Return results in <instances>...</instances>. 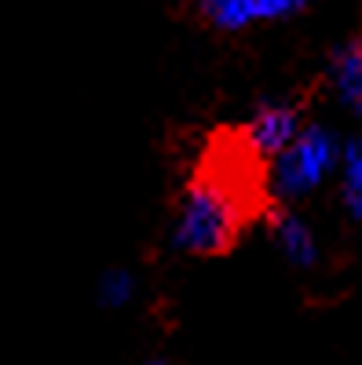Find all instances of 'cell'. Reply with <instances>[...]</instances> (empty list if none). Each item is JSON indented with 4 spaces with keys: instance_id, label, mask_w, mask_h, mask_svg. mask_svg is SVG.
I'll use <instances>...</instances> for the list:
<instances>
[{
    "instance_id": "ba28073f",
    "label": "cell",
    "mask_w": 362,
    "mask_h": 365,
    "mask_svg": "<svg viewBox=\"0 0 362 365\" xmlns=\"http://www.w3.org/2000/svg\"><path fill=\"white\" fill-rule=\"evenodd\" d=\"M129 292H132L129 274H110V278H106V289H103L106 303H125V299H129Z\"/></svg>"
},
{
    "instance_id": "9c48e42d",
    "label": "cell",
    "mask_w": 362,
    "mask_h": 365,
    "mask_svg": "<svg viewBox=\"0 0 362 365\" xmlns=\"http://www.w3.org/2000/svg\"><path fill=\"white\" fill-rule=\"evenodd\" d=\"M150 365H165V361H150Z\"/></svg>"
},
{
    "instance_id": "52a82bcc",
    "label": "cell",
    "mask_w": 362,
    "mask_h": 365,
    "mask_svg": "<svg viewBox=\"0 0 362 365\" xmlns=\"http://www.w3.org/2000/svg\"><path fill=\"white\" fill-rule=\"evenodd\" d=\"M308 0H256V19H286L296 15Z\"/></svg>"
},
{
    "instance_id": "277c9868",
    "label": "cell",
    "mask_w": 362,
    "mask_h": 365,
    "mask_svg": "<svg viewBox=\"0 0 362 365\" xmlns=\"http://www.w3.org/2000/svg\"><path fill=\"white\" fill-rule=\"evenodd\" d=\"M275 237H278V245H282L289 263H296V267H311L315 263V256H318L315 237H311V230L304 227L300 216H293V212H278L275 216Z\"/></svg>"
},
{
    "instance_id": "6da1fadb",
    "label": "cell",
    "mask_w": 362,
    "mask_h": 365,
    "mask_svg": "<svg viewBox=\"0 0 362 365\" xmlns=\"http://www.w3.org/2000/svg\"><path fill=\"white\" fill-rule=\"evenodd\" d=\"M337 158H341V150H337V139L329 128H322V125L300 128L293 146L275 158V182H278L282 197H300V194L315 190L333 172Z\"/></svg>"
},
{
    "instance_id": "3957f363",
    "label": "cell",
    "mask_w": 362,
    "mask_h": 365,
    "mask_svg": "<svg viewBox=\"0 0 362 365\" xmlns=\"http://www.w3.org/2000/svg\"><path fill=\"white\" fill-rule=\"evenodd\" d=\"M333 81H337V96L362 117V37L348 41L337 58H333Z\"/></svg>"
},
{
    "instance_id": "7a4b0ae2",
    "label": "cell",
    "mask_w": 362,
    "mask_h": 365,
    "mask_svg": "<svg viewBox=\"0 0 362 365\" xmlns=\"http://www.w3.org/2000/svg\"><path fill=\"white\" fill-rule=\"evenodd\" d=\"M300 135V113L289 103H275V106H263L246 128L249 146L256 150L260 158H278L293 146V139Z\"/></svg>"
},
{
    "instance_id": "8992f818",
    "label": "cell",
    "mask_w": 362,
    "mask_h": 365,
    "mask_svg": "<svg viewBox=\"0 0 362 365\" xmlns=\"http://www.w3.org/2000/svg\"><path fill=\"white\" fill-rule=\"evenodd\" d=\"M344 205L355 220H362V135L344 146Z\"/></svg>"
},
{
    "instance_id": "5b68a950",
    "label": "cell",
    "mask_w": 362,
    "mask_h": 365,
    "mask_svg": "<svg viewBox=\"0 0 362 365\" xmlns=\"http://www.w3.org/2000/svg\"><path fill=\"white\" fill-rule=\"evenodd\" d=\"M201 15L216 29H241L256 22V0H201Z\"/></svg>"
}]
</instances>
